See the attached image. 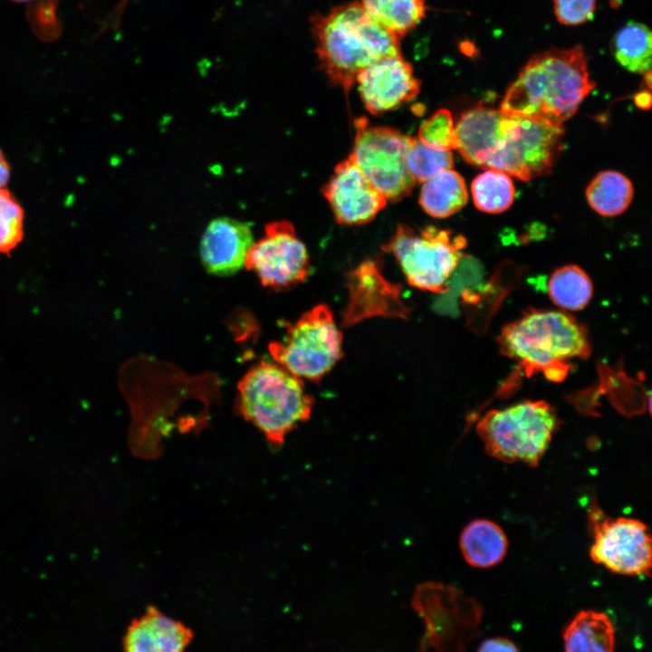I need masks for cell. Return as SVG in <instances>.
I'll return each mask as SVG.
<instances>
[{"instance_id":"cell-1","label":"cell","mask_w":652,"mask_h":652,"mask_svg":"<svg viewBox=\"0 0 652 652\" xmlns=\"http://www.w3.org/2000/svg\"><path fill=\"white\" fill-rule=\"evenodd\" d=\"M594 88L581 45L551 49L530 58L507 89L500 110L562 126Z\"/></svg>"},{"instance_id":"cell-2","label":"cell","mask_w":652,"mask_h":652,"mask_svg":"<svg viewBox=\"0 0 652 652\" xmlns=\"http://www.w3.org/2000/svg\"><path fill=\"white\" fill-rule=\"evenodd\" d=\"M321 68L347 93L371 63L401 54L400 39L377 24L358 1L311 17Z\"/></svg>"},{"instance_id":"cell-3","label":"cell","mask_w":652,"mask_h":652,"mask_svg":"<svg viewBox=\"0 0 652 652\" xmlns=\"http://www.w3.org/2000/svg\"><path fill=\"white\" fill-rule=\"evenodd\" d=\"M497 341L501 352L517 361L527 377L541 373L553 382L562 381L571 362L591 351L585 326L561 311L530 309L505 325Z\"/></svg>"},{"instance_id":"cell-4","label":"cell","mask_w":652,"mask_h":652,"mask_svg":"<svg viewBox=\"0 0 652 652\" xmlns=\"http://www.w3.org/2000/svg\"><path fill=\"white\" fill-rule=\"evenodd\" d=\"M240 415L252 423L273 448L311 417L314 398L302 379L278 363L260 361L237 385Z\"/></svg>"},{"instance_id":"cell-5","label":"cell","mask_w":652,"mask_h":652,"mask_svg":"<svg viewBox=\"0 0 652 652\" xmlns=\"http://www.w3.org/2000/svg\"><path fill=\"white\" fill-rule=\"evenodd\" d=\"M560 420L544 400H524L487 412L476 430L486 452L505 463L536 466L546 452Z\"/></svg>"},{"instance_id":"cell-6","label":"cell","mask_w":652,"mask_h":652,"mask_svg":"<svg viewBox=\"0 0 652 652\" xmlns=\"http://www.w3.org/2000/svg\"><path fill=\"white\" fill-rule=\"evenodd\" d=\"M465 246V238L449 230L434 225L417 230L402 224L382 248L395 256L409 285L444 293Z\"/></svg>"},{"instance_id":"cell-7","label":"cell","mask_w":652,"mask_h":652,"mask_svg":"<svg viewBox=\"0 0 652 652\" xmlns=\"http://www.w3.org/2000/svg\"><path fill=\"white\" fill-rule=\"evenodd\" d=\"M269 351L293 375L318 382L342 357V334L329 306L318 304L289 324L283 340L271 342Z\"/></svg>"},{"instance_id":"cell-8","label":"cell","mask_w":652,"mask_h":652,"mask_svg":"<svg viewBox=\"0 0 652 652\" xmlns=\"http://www.w3.org/2000/svg\"><path fill=\"white\" fill-rule=\"evenodd\" d=\"M356 135L350 157L387 201L408 196L416 184L406 163L415 138L398 129L369 126L365 118L355 120Z\"/></svg>"},{"instance_id":"cell-9","label":"cell","mask_w":652,"mask_h":652,"mask_svg":"<svg viewBox=\"0 0 652 652\" xmlns=\"http://www.w3.org/2000/svg\"><path fill=\"white\" fill-rule=\"evenodd\" d=\"M593 542L590 559L609 570L628 576H649L652 564L651 537L642 522L611 518L594 504L589 513Z\"/></svg>"},{"instance_id":"cell-10","label":"cell","mask_w":652,"mask_h":652,"mask_svg":"<svg viewBox=\"0 0 652 652\" xmlns=\"http://www.w3.org/2000/svg\"><path fill=\"white\" fill-rule=\"evenodd\" d=\"M244 267L273 290L292 288L304 282L311 271L306 246L286 220L265 225L264 236L248 250Z\"/></svg>"},{"instance_id":"cell-11","label":"cell","mask_w":652,"mask_h":652,"mask_svg":"<svg viewBox=\"0 0 652 652\" xmlns=\"http://www.w3.org/2000/svg\"><path fill=\"white\" fill-rule=\"evenodd\" d=\"M563 136L562 126L520 118L519 133L504 143L485 168L523 181L550 174L563 149Z\"/></svg>"},{"instance_id":"cell-12","label":"cell","mask_w":652,"mask_h":652,"mask_svg":"<svg viewBox=\"0 0 652 652\" xmlns=\"http://www.w3.org/2000/svg\"><path fill=\"white\" fill-rule=\"evenodd\" d=\"M321 192L340 225L367 224L387 205L384 196L367 179L350 156L336 165Z\"/></svg>"},{"instance_id":"cell-13","label":"cell","mask_w":652,"mask_h":652,"mask_svg":"<svg viewBox=\"0 0 652 652\" xmlns=\"http://www.w3.org/2000/svg\"><path fill=\"white\" fill-rule=\"evenodd\" d=\"M360 98L366 109L379 115L415 99L420 91V81L412 65L402 54L382 58L357 76Z\"/></svg>"},{"instance_id":"cell-14","label":"cell","mask_w":652,"mask_h":652,"mask_svg":"<svg viewBox=\"0 0 652 652\" xmlns=\"http://www.w3.org/2000/svg\"><path fill=\"white\" fill-rule=\"evenodd\" d=\"M519 131L520 118L478 106L459 118L455 125V149L469 164L485 168L489 159Z\"/></svg>"},{"instance_id":"cell-15","label":"cell","mask_w":652,"mask_h":652,"mask_svg":"<svg viewBox=\"0 0 652 652\" xmlns=\"http://www.w3.org/2000/svg\"><path fill=\"white\" fill-rule=\"evenodd\" d=\"M254 242L247 223L230 217L215 218L206 226L200 241L202 264L211 274H234L244 266L246 254Z\"/></svg>"},{"instance_id":"cell-16","label":"cell","mask_w":652,"mask_h":652,"mask_svg":"<svg viewBox=\"0 0 652 652\" xmlns=\"http://www.w3.org/2000/svg\"><path fill=\"white\" fill-rule=\"evenodd\" d=\"M194 638L193 631L149 606L139 618H133L123 637L124 652H184Z\"/></svg>"},{"instance_id":"cell-17","label":"cell","mask_w":652,"mask_h":652,"mask_svg":"<svg viewBox=\"0 0 652 652\" xmlns=\"http://www.w3.org/2000/svg\"><path fill=\"white\" fill-rule=\"evenodd\" d=\"M459 547L465 561L476 568H489L504 558L508 540L503 529L494 522L476 519L462 531Z\"/></svg>"},{"instance_id":"cell-18","label":"cell","mask_w":652,"mask_h":652,"mask_svg":"<svg viewBox=\"0 0 652 652\" xmlns=\"http://www.w3.org/2000/svg\"><path fill=\"white\" fill-rule=\"evenodd\" d=\"M564 652H613L615 629L602 612L581 610L562 634Z\"/></svg>"},{"instance_id":"cell-19","label":"cell","mask_w":652,"mask_h":652,"mask_svg":"<svg viewBox=\"0 0 652 652\" xmlns=\"http://www.w3.org/2000/svg\"><path fill=\"white\" fill-rule=\"evenodd\" d=\"M468 194L464 178L456 171L447 169L423 182L419 203L429 216L448 217L467 203Z\"/></svg>"},{"instance_id":"cell-20","label":"cell","mask_w":652,"mask_h":652,"mask_svg":"<svg viewBox=\"0 0 652 652\" xmlns=\"http://www.w3.org/2000/svg\"><path fill=\"white\" fill-rule=\"evenodd\" d=\"M633 194L631 181L614 170L599 172L586 189L589 205L603 216L622 214L630 205Z\"/></svg>"},{"instance_id":"cell-21","label":"cell","mask_w":652,"mask_h":652,"mask_svg":"<svg viewBox=\"0 0 652 652\" xmlns=\"http://www.w3.org/2000/svg\"><path fill=\"white\" fill-rule=\"evenodd\" d=\"M368 14L399 39L412 31L427 14L426 0H360Z\"/></svg>"},{"instance_id":"cell-22","label":"cell","mask_w":652,"mask_h":652,"mask_svg":"<svg viewBox=\"0 0 652 652\" xmlns=\"http://www.w3.org/2000/svg\"><path fill=\"white\" fill-rule=\"evenodd\" d=\"M652 35L649 28L639 22H628L611 42L617 62L631 72L647 73L651 67Z\"/></svg>"},{"instance_id":"cell-23","label":"cell","mask_w":652,"mask_h":652,"mask_svg":"<svg viewBox=\"0 0 652 652\" xmlns=\"http://www.w3.org/2000/svg\"><path fill=\"white\" fill-rule=\"evenodd\" d=\"M548 292L558 307L566 311H580L591 300L593 286L590 278L580 267L569 264L551 273Z\"/></svg>"},{"instance_id":"cell-24","label":"cell","mask_w":652,"mask_h":652,"mask_svg":"<svg viewBox=\"0 0 652 652\" xmlns=\"http://www.w3.org/2000/svg\"><path fill=\"white\" fill-rule=\"evenodd\" d=\"M475 206L480 211L499 214L513 203L515 189L508 174L488 168L475 177L471 184Z\"/></svg>"},{"instance_id":"cell-25","label":"cell","mask_w":652,"mask_h":652,"mask_svg":"<svg viewBox=\"0 0 652 652\" xmlns=\"http://www.w3.org/2000/svg\"><path fill=\"white\" fill-rule=\"evenodd\" d=\"M24 211L12 193L0 188V254L10 256L22 243Z\"/></svg>"},{"instance_id":"cell-26","label":"cell","mask_w":652,"mask_h":652,"mask_svg":"<svg viewBox=\"0 0 652 652\" xmlns=\"http://www.w3.org/2000/svg\"><path fill=\"white\" fill-rule=\"evenodd\" d=\"M407 168L416 181L425 182L453 167L451 151L431 149L419 140H414L406 158Z\"/></svg>"},{"instance_id":"cell-27","label":"cell","mask_w":652,"mask_h":652,"mask_svg":"<svg viewBox=\"0 0 652 652\" xmlns=\"http://www.w3.org/2000/svg\"><path fill=\"white\" fill-rule=\"evenodd\" d=\"M418 139L424 145L441 151L456 148L455 126L451 112L440 109L420 126Z\"/></svg>"},{"instance_id":"cell-28","label":"cell","mask_w":652,"mask_h":652,"mask_svg":"<svg viewBox=\"0 0 652 652\" xmlns=\"http://www.w3.org/2000/svg\"><path fill=\"white\" fill-rule=\"evenodd\" d=\"M597 0H553L558 22L563 25L582 24L593 18Z\"/></svg>"},{"instance_id":"cell-29","label":"cell","mask_w":652,"mask_h":652,"mask_svg":"<svg viewBox=\"0 0 652 652\" xmlns=\"http://www.w3.org/2000/svg\"><path fill=\"white\" fill-rule=\"evenodd\" d=\"M477 652H520L516 645L508 638H492L484 640Z\"/></svg>"},{"instance_id":"cell-30","label":"cell","mask_w":652,"mask_h":652,"mask_svg":"<svg viewBox=\"0 0 652 652\" xmlns=\"http://www.w3.org/2000/svg\"><path fill=\"white\" fill-rule=\"evenodd\" d=\"M11 168L0 149V188H4L10 179Z\"/></svg>"},{"instance_id":"cell-31","label":"cell","mask_w":652,"mask_h":652,"mask_svg":"<svg viewBox=\"0 0 652 652\" xmlns=\"http://www.w3.org/2000/svg\"><path fill=\"white\" fill-rule=\"evenodd\" d=\"M635 104L642 110H648L651 106V95L648 91H641L634 96Z\"/></svg>"},{"instance_id":"cell-32","label":"cell","mask_w":652,"mask_h":652,"mask_svg":"<svg viewBox=\"0 0 652 652\" xmlns=\"http://www.w3.org/2000/svg\"><path fill=\"white\" fill-rule=\"evenodd\" d=\"M11 1L15 2V3H24V2H27L30 0H11Z\"/></svg>"}]
</instances>
